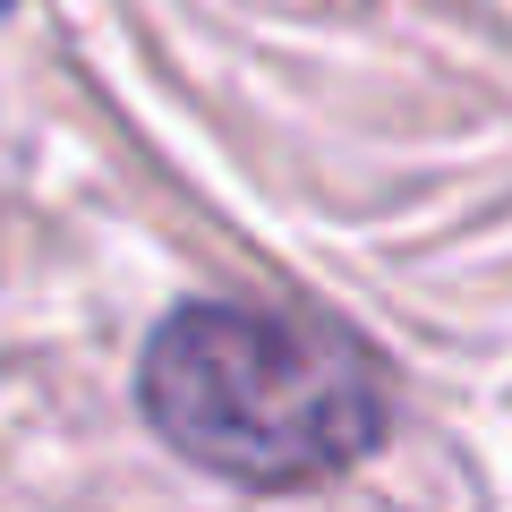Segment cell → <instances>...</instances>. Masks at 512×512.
Masks as SVG:
<instances>
[{"label": "cell", "instance_id": "obj_1", "mask_svg": "<svg viewBox=\"0 0 512 512\" xmlns=\"http://www.w3.org/2000/svg\"><path fill=\"white\" fill-rule=\"evenodd\" d=\"M137 402L171 453L239 487H325L393 427V393L350 333L231 299H188L154 325Z\"/></svg>", "mask_w": 512, "mask_h": 512}, {"label": "cell", "instance_id": "obj_2", "mask_svg": "<svg viewBox=\"0 0 512 512\" xmlns=\"http://www.w3.org/2000/svg\"><path fill=\"white\" fill-rule=\"evenodd\" d=\"M0 9H9V0H0Z\"/></svg>", "mask_w": 512, "mask_h": 512}]
</instances>
